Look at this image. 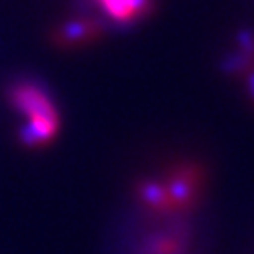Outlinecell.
<instances>
[{
  "label": "cell",
  "instance_id": "1",
  "mask_svg": "<svg viewBox=\"0 0 254 254\" xmlns=\"http://www.w3.org/2000/svg\"><path fill=\"white\" fill-rule=\"evenodd\" d=\"M8 102L26 118H60L48 92L32 82H20L10 86Z\"/></svg>",
  "mask_w": 254,
  "mask_h": 254
},
{
  "label": "cell",
  "instance_id": "2",
  "mask_svg": "<svg viewBox=\"0 0 254 254\" xmlns=\"http://www.w3.org/2000/svg\"><path fill=\"white\" fill-rule=\"evenodd\" d=\"M202 170L196 164H184L172 170L168 180L164 182L168 200H170V210H186L196 198V190L200 184Z\"/></svg>",
  "mask_w": 254,
  "mask_h": 254
},
{
  "label": "cell",
  "instance_id": "3",
  "mask_svg": "<svg viewBox=\"0 0 254 254\" xmlns=\"http://www.w3.org/2000/svg\"><path fill=\"white\" fill-rule=\"evenodd\" d=\"M104 34V26L98 20H88V18H74L66 20L60 26H56L50 32V40L56 46H80L98 40Z\"/></svg>",
  "mask_w": 254,
  "mask_h": 254
},
{
  "label": "cell",
  "instance_id": "4",
  "mask_svg": "<svg viewBox=\"0 0 254 254\" xmlns=\"http://www.w3.org/2000/svg\"><path fill=\"white\" fill-rule=\"evenodd\" d=\"M60 128V118H28L16 132L18 142L26 148H38L54 140Z\"/></svg>",
  "mask_w": 254,
  "mask_h": 254
},
{
  "label": "cell",
  "instance_id": "5",
  "mask_svg": "<svg viewBox=\"0 0 254 254\" xmlns=\"http://www.w3.org/2000/svg\"><path fill=\"white\" fill-rule=\"evenodd\" d=\"M100 6L112 20L120 24H130L154 10V0H104Z\"/></svg>",
  "mask_w": 254,
  "mask_h": 254
},
{
  "label": "cell",
  "instance_id": "6",
  "mask_svg": "<svg viewBox=\"0 0 254 254\" xmlns=\"http://www.w3.org/2000/svg\"><path fill=\"white\" fill-rule=\"evenodd\" d=\"M138 196L154 212H172L166 186L160 180H144V182H140L138 184Z\"/></svg>",
  "mask_w": 254,
  "mask_h": 254
},
{
  "label": "cell",
  "instance_id": "7",
  "mask_svg": "<svg viewBox=\"0 0 254 254\" xmlns=\"http://www.w3.org/2000/svg\"><path fill=\"white\" fill-rule=\"evenodd\" d=\"M220 72L224 76H234V78H244L250 70H254V58L236 50V52H230L226 54L222 60H220V64H218Z\"/></svg>",
  "mask_w": 254,
  "mask_h": 254
},
{
  "label": "cell",
  "instance_id": "8",
  "mask_svg": "<svg viewBox=\"0 0 254 254\" xmlns=\"http://www.w3.org/2000/svg\"><path fill=\"white\" fill-rule=\"evenodd\" d=\"M234 40H236V46L240 52L248 54L254 58V30L252 28H240L236 30L234 34Z\"/></svg>",
  "mask_w": 254,
  "mask_h": 254
},
{
  "label": "cell",
  "instance_id": "9",
  "mask_svg": "<svg viewBox=\"0 0 254 254\" xmlns=\"http://www.w3.org/2000/svg\"><path fill=\"white\" fill-rule=\"evenodd\" d=\"M244 88H246V98H248V104L254 108V70H250L244 78Z\"/></svg>",
  "mask_w": 254,
  "mask_h": 254
},
{
  "label": "cell",
  "instance_id": "10",
  "mask_svg": "<svg viewBox=\"0 0 254 254\" xmlns=\"http://www.w3.org/2000/svg\"><path fill=\"white\" fill-rule=\"evenodd\" d=\"M102 2H104V0H98V4H102Z\"/></svg>",
  "mask_w": 254,
  "mask_h": 254
}]
</instances>
